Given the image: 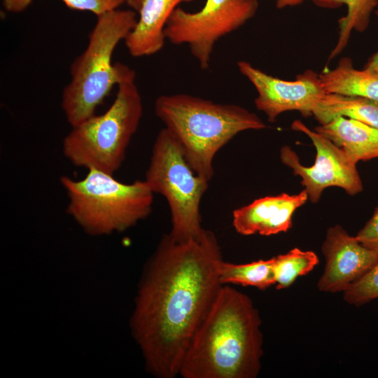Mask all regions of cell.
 Here are the masks:
<instances>
[{"mask_svg":"<svg viewBox=\"0 0 378 378\" xmlns=\"http://www.w3.org/2000/svg\"><path fill=\"white\" fill-rule=\"evenodd\" d=\"M312 2L325 8L346 6V15L339 20V39L330 59L337 55L344 48L352 30L363 31L368 27L371 13L378 5L377 0H312Z\"/></svg>","mask_w":378,"mask_h":378,"instance_id":"obj_17","label":"cell"},{"mask_svg":"<svg viewBox=\"0 0 378 378\" xmlns=\"http://www.w3.org/2000/svg\"><path fill=\"white\" fill-rule=\"evenodd\" d=\"M237 67L258 92L255 99L256 108L270 122L288 111H298L305 117L312 115L326 93L319 75L312 70L289 81L272 76L246 61L238 62Z\"/></svg>","mask_w":378,"mask_h":378,"instance_id":"obj_10","label":"cell"},{"mask_svg":"<svg viewBox=\"0 0 378 378\" xmlns=\"http://www.w3.org/2000/svg\"><path fill=\"white\" fill-rule=\"evenodd\" d=\"M258 6L257 0H206L194 13L177 7L165 26V38L188 45L200 68L206 69L216 42L253 18Z\"/></svg>","mask_w":378,"mask_h":378,"instance_id":"obj_8","label":"cell"},{"mask_svg":"<svg viewBox=\"0 0 378 378\" xmlns=\"http://www.w3.org/2000/svg\"><path fill=\"white\" fill-rule=\"evenodd\" d=\"M143 0H125V3L132 9L139 11Z\"/></svg>","mask_w":378,"mask_h":378,"instance_id":"obj_25","label":"cell"},{"mask_svg":"<svg viewBox=\"0 0 378 378\" xmlns=\"http://www.w3.org/2000/svg\"><path fill=\"white\" fill-rule=\"evenodd\" d=\"M193 0H143L135 27L124 41L135 57L159 52L165 42L164 28L172 13L183 2Z\"/></svg>","mask_w":378,"mask_h":378,"instance_id":"obj_13","label":"cell"},{"mask_svg":"<svg viewBox=\"0 0 378 378\" xmlns=\"http://www.w3.org/2000/svg\"><path fill=\"white\" fill-rule=\"evenodd\" d=\"M312 115L320 125L344 116L378 129V101L365 97L326 93Z\"/></svg>","mask_w":378,"mask_h":378,"instance_id":"obj_16","label":"cell"},{"mask_svg":"<svg viewBox=\"0 0 378 378\" xmlns=\"http://www.w3.org/2000/svg\"><path fill=\"white\" fill-rule=\"evenodd\" d=\"M355 237L362 245L378 253V205L370 219Z\"/></svg>","mask_w":378,"mask_h":378,"instance_id":"obj_22","label":"cell"},{"mask_svg":"<svg viewBox=\"0 0 378 378\" xmlns=\"http://www.w3.org/2000/svg\"><path fill=\"white\" fill-rule=\"evenodd\" d=\"M376 15L378 18V6L375 11ZM365 69L378 73V52L373 55L366 63Z\"/></svg>","mask_w":378,"mask_h":378,"instance_id":"obj_23","label":"cell"},{"mask_svg":"<svg viewBox=\"0 0 378 378\" xmlns=\"http://www.w3.org/2000/svg\"><path fill=\"white\" fill-rule=\"evenodd\" d=\"M305 190L297 195L283 193L255 200L232 212V225L242 235L263 236L286 232L292 226L295 211L307 200Z\"/></svg>","mask_w":378,"mask_h":378,"instance_id":"obj_12","label":"cell"},{"mask_svg":"<svg viewBox=\"0 0 378 378\" xmlns=\"http://www.w3.org/2000/svg\"><path fill=\"white\" fill-rule=\"evenodd\" d=\"M145 181L154 193L162 195L168 203L172 237L186 241L202 234L204 229L200 204L209 181L193 170L179 141L165 127L153 144Z\"/></svg>","mask_w":378,"mask_h":378,"instance_id":"obj_7","label":"cell"},{"mask_svg":"<svg viewBox=\"0 0 378 378\" xmlns=\"http://www.w3.org/2000/svg\"><path fill=\"white\" fill-rule=\"evenodd\" d=\"M273 262L274 258L246 264H234L223 260L218 268L219 279L223 285L241 284L263 290L274 285Z\"/></svg>","mask_w":378,"mask_h":378,"instance_id":"obj_18","label":"cell"},{"mask_svg":"<svg viewBox=\"0 0 378 378\" xmlns=\"http://www.w3.org/2000/svg\"><path fill=\"white\" fill-rule=\"evenodd\" d=\"M315 131L342 148L356 163L378 158V129L360 121L337 116Z\"/></svg>","mask_w":378,"mask_h":378,"instance_id":"obj_14","label":"cell"},{"mask_svg":"<svg viewBox=\"0 0 378 378\" xmlns=\"http://www.w3.org/2000/svg\"><path fill=\"white\" fill-rule=\"evenodd\" d=\"M291 128L309 137L316 151L315 162L311 167L302 165L296 153L288 146L281 148L280 158L301 178L312 202H317L323 191L330 186L341 188L349 195L363 190L356 163L342 148L298 120L293 122Z\"/></svg>","mask_w":378,"mask_h":378,"instance_id":"obj_9","label":"cell"},{"mask_svg":"<svg viewBox=\"0 0 378 378\" xmlns=\"http://www.w3.org/2000/svg\"><path fill=\"white\" fill-rule=\"evenodd\" d=\"M319 78L326 93L378 101V73L355 69L349 58L341 59L335 69L323 71Z\"/></svg>","mask_w":378,"mask_h":378,"instance_id":"obj_15","label":"cell"},{"mask_svg":"<svg viewBox=\"0 0 378 378\" xmlns=\"http://www.w3.org/2000/svg\"><path fill=\"white\" fill-rule=\"evenodd\" d=\"M60 183L69 200L66 212L92 236L125 231L152 211L154 192L145 180L125 183L89 169L80 180L63 176Z\"/></svg>","mask_w":378,"mask_h":378,"instance_id":"obj_6","label":"cell"},{"mask_svg":"<svg viewBox=\"0 0 378 378\" xmlns=\"http://www.w3.org/2000/svg\"><path fill=\"white\" fill-rule=\"evenodd\" d=\"M34 0H3L4 8L12 13L24 10ZM69 8L89 11L97 16L118 9L125 0H62Z\"/></svg>","mask_w":378,"mask_h":378,"instance_id":"obj_21","label":"cell"},{"mask_svg":"<svg viewBox=\"0 0 378 378\" xmlns=\"http://www.w3.org/2000/svg\"><path fill=\"white\" fill-rule=\"evenodd\" d=\"M321 250L326 265L317 287L326 293L344 292L378 260V253L339 225L328 228Z\"/></svg>","mask_w":378,"mask_h":378,"instance_id":"obj_11","label":"cell"},{"mask_svg":"<svg viewBox=\"0 0 378 378\" xmlns=\"http://www.w3.org/2000/svg\"><path fill=\"white\" fill-rule=\"evenodd\" d=\"M346 302L362 306L378 298V260L343 292Z\"/></svg>","mask_w":378,"mask_h":378,"instance_id":"obj_20","label":"cell"},{"mask_svg":"<svg viewBox=\"0 0 378 378\" xmlns=\"http://www.w3.org/2000/svg\"><path fill=\"white\" fill-rule=\"evenodd\" d=\"M154 109L179 141L193 170L209 181L214 174V157L220 148L241 132L266 127L255 113L239 105L188 94L161 95L155 99Z\"/></svg>","mask_w":378,"mask_h":378,"instance_id":"obj_3","label":"cell"},{"mask_svg":"<svg viewBox=\"0 0 378 378\" xmlns=\"http://www.w3.org/2000/svg\"><path fill=\"white\" fill-rule=\"evenodd\" d=\"M116 97L102 114L94 115L73 127L64 138V157L78 167L113 174L124 162L126 151L143 114L135 72L120 64Z\"/></svg>","mask_w":378,"mask_h":378,"instance_id":"obj_4","label":"cell"},{"mask_svg":"<svg viewBox=\"0 0 378 378\" xmlns=\"http://www.w3.org/2000/svg\"><path fill=\"white\" fill-rule=\"evenodd\" d=\"M215 234L160 239L144 269L130 318L132 337L146 370L158 378H174L190 343L223 284V260Z\"/></svg>","mask_w":378,"mask_h":378,"instance_id":"obj_1","label":"cell"},{"mask_svg":"<svg viewBox=\"0 0 378 378\" xmlns=\"http://www.w3.org/2000/svg\"><path fill=\"white\" fill-rule=\"evenodd\" d=\"M261 319L251 299L221 286L183 358V378H255L263 354Z\"/></svg>","mask_w":378,"mask_h":378,"instance_id":"obj_2","label":"cell"},{"mask_svg":"<svg viewBox=\"0 0 378 378\" xmlns=\"http://www.w3.org/2000/svg\"><path fill=\"white\" fill-rule=\"evenodd\" d=\"M273 258L274 285L279 290L291 286L298 276L311 272L319 261L314 252L298 248Z\"/></svg>","mask_w":378,"mask_h":378,"instance_id":"obj_19","label":"cell"},{"mask_svg":"<svg viewBox=\"0 0 378 378\" xmlns=\"http://www.w3.org/2000/svg\"><path fill=\"white\" fill-rule=\"evenodd\" d=\"M97 17L87 47L71 64V80L62 92V108L72 127L95 115L118 84L120 63H112L113 52L137 21L131 10L115 9Z\"/></svg>","mask_w":378,"mask_h":378,"instance_id":"obj_5","label":"cell"},{"mask_svg":"<svg viewBox=\"0 0 378 378\" xmlns=\"http://www.w3.org/2000/svg\"><path fill=\"white\" fill-rule=\"evenodd\" d=\"M276 7L283 8L287 6H293L300 4L304 0H275Z\"/></svg>","mask_w":378,"mask_h":378,"instance_id":"obj_24","label":"cell"}]
</instances>
